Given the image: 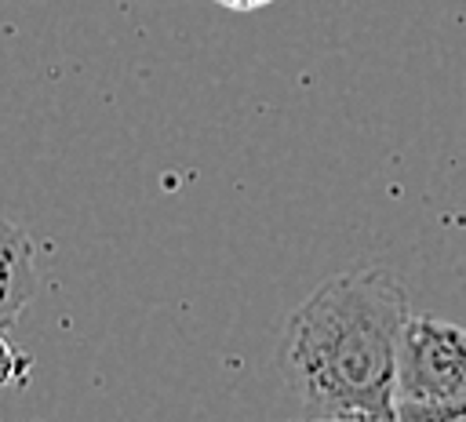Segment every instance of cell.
<instances>
[{
  "instance_id": "obj_1",
  "label": "cell",
  "mask_w": 466,
  "mask_h": 422,
  "mask_svg": "<svg viewBox=\"0 0 466 422\" xmlns=\"http://www.w3.org/2000/svg\"><path fill=\"white\" fill-rule=\"evenodd\" d=\"M411 298L390 269L328 276L288 320L284 378L302 418L397 422V353Z\"/></svg>"
},
{
  "instance_id": "obj_3",
  "label": "cell",
  "mask_w": 466,
  "mask_h": 422,
  "mask_svg": "<svg viewBox=\"0 0 466 422\" xmlns=\"http://www.w3.org/2000/svg\"><path fill=\"white\" fill-rule=\"evenodd\" d=\"M40 287L36 273V244L22 226L0 215V327L11 331L29 298Z\"/></svg>"
},
{
  "instance_id": "obj_2",
  "label": "cell",
  "mask_w": 466,
  "mask_h": 422,
  "mask_svg": "<svg viewBox=\"0 0 466 422\" xmlns=\"http://www.w3.org/2000/svg\"><path fill=\"white\" fill-rule=\"evenodd\" d=\"M466 393V327L411 313L397 353V400H437Z\"/></svg>"
},
{
  "instance_id": "obj_4",
  "label": "cell",
  "mask_w": 466,
  "mask_h": 422,
  "mask_svg": "<svg viewBox=\"0 0 466 422\" xmlns=\"http://www.w3.org/2000/svg\"><path fill=\"white\" fill-rule=\"evenodd\" d=\"M397 422H466V393L437 400H397Z\"/></svg>"
},
{
  "instance_id": "obj_5",
  "label": "cell",
  "mask_w": 466,
  "mask_h": 422,
  "mask_svg": "<svg viewBox=\"0 0 466 422\" xmlns=\"http://www.w3.org/2000/svg\"><path fill=\"white\" fill-rule=\"evenodd\" d=\"M29 367H33V360L7 338V331L0 327V393L7 389V386H22L25 378H29Z\"/></svg>"
},
{
  "instance_id": "obj_6",
  "label": "cell",
  "mask_w": 466,
  "mask_h": 422,
  "mask_svg": "<svg viewBox=\"0 0 466 422\" xmlns=\"http://www.w3.org/2000/svg\"><path fill=\"white\" fill-rule=\"evenodd\" d=\"M218 7H226V11H237V15H248V11H258V7H266V4H277V0H215Z\"/></svg>"
}]
</instances>
